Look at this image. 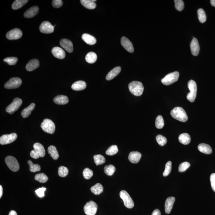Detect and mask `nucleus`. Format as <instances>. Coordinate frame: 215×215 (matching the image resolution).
I'll return each mask as SVG.
<instances>
[{
  "instance_id": "nucleus-1",
  "label": "nucleus",
  "mask_w": 215,
  "mask_h": 215,
  "mask_svg": "<svg viewBox=\"0 0 215 215\" xmlns=\"http://www.w3.org/2000/svg\"><path fill=\"white\" fill-rule=\"evenodd\" d=\"M171 115L174 118L181 122H187L188 119L185 110L180 107H176L172 109Z\"/></svg>"
},
{
  "instance_id": "nucleus-2",
  "label": "nucleus",
  "mask_w": 215,
  "mask_h": 215,
  "mask_svg": "<svg viewBox=\"0 0 215 215\" xmlns=\"http://www.w3.org/2000/svg\"><path fill=\"white\" fill-rule=\"evenodd\" d=\"M129 89L133 95L136 96H141L144 90V87L141 82L134 81L129 84Z\"/></svg>"
},
{
  "instance_id": "nucleus-3",
  "label": "nucleus",
  "mask_w": 215,
  "mask_h": 215,
  "mask_svg": "<svg viewBox=\"0 0 215 215\" xmlns=\"http://www.w3.org/2000/svg\"><path fill=\"white\" fill-rule=\"evenodd\" d=\"M188 89L190 90V93L187 94V99L190 102H192L195 100L197 95V85L194 80H191L188 81Z\"/></svg>"
},
{
  "instance_id": "nucleus-4",
  "label": "nucleus",
  "mask_w": 215,
  "mask_h": 215,
  "mask_svg": "<svg viewBox=\"0 0 215 215\" xmlns=\"http://www.w3.org/2000/svg\"><path fill=\"white\" fill-rule=\"evenodd\" d=\"M179 77V73L178 71H175L167 74L161 81L163 84L169 85L177 81Z\"/></svg>"
},
{
  "instance_id": "nucleus-5",
  "label": "nucleus",
  "mask_w": 215,
  "mask_h": 215,
  "mask_svg": "<svg viewBox=\"0 0 215 215\" xmlns=\"http://www.w3.org/2000/svg\"><path fill=\"white\" fill-rule=\"evenodd\" d=\"M41 127L45 132L49 134H54L55 132V126L54 122L50 119H45L41 124Z\"/></svg>"
},
{
  "instance_id": "nucleus-6",
  "label": "nucleus",
  "mask_w": 215,
  "mask_h": 215,
  "mask_svg": "<svg viewBox=\"0 0 215 215\" xmlns=\"http://www.w3.org/2000/svg\"><path fill=\"white\" fill-rule=\"evenodd\" d=\"M120 196L123 201L124 205L128 208H132L134 207V204L132 198L126 191H121L120 193Z\"/></svg>"
},
{
  "instance_id": "nucleus-7",
  "label": "nucleus",
  "mask_w": 215,
  "mask_h": 215,
  "mask_svg": "<svg viewBox=\"0 0 215 215\" xmlns=\"http://www.w3.org/2000/svg\"><path fill=\"white\" fill-rule=\"evenodd\" d=\"M5 162L8 167L13 171L17 172L19 169L18 162L14 156H7L5 158Z\"/></svg>"
},
{
  "instance_id": "nucleus-8",
  "label": "nucleus",
  "mask_w": 215,
  "mask_h": 215,
  "mask_svg": "<svg viewBox=\"0 0 215 215\" xmlns=\"http://www.w3.org/2000/svg\"><path fill=\"white\" fill-rule=\"evenodd\" d=\"M23 101L22 99L19 98H16L11 104L7 107L6 111L10 115H12L19 109Z\"/></svg>"
},
{
  "instance_id": "nucleus-9",
  "label": "nucleus",
  "mask_w": 215,
  "mask_h": 215,
  "mask_svg": "<svg viewBox=\"0 0 215 215\" xmlns=\"http://www.w3.org/2000/svg\"><path fill=\"white\" fill-rule=\"evenodd\" d=\"M97 209V204L93 201L89 202L84 207V213L87 215H95Z\"/></svg>"
},
{
  "instance_id": "nucleus-10",
  "label": "nucleus",
  "mask_w": 215,
  "mask_h": 215,
  "mask_svg": "<svg viewBox=\"0 0 215 215\" xmlns=\"http://www.w3.org/2000/svg\"><path fill=\"white\" fill-rule=\"evenodd\" d=\"M22 83L21 79L18 77H13L5 83L4 87L7 89H17L21 86Z\"/></svg>"
},
{
  "instance_id": "nucleus-11",
  "label": "nucleus",
  "mask_w": 215,
  "mask_h": 215,
  "mask_svg": "<svg viewBox=\"0 0 215 215\" xmlns=\"http://www.w3.org/2000/svg\"><path fill=\"white\" fill-rule=\"evenodd\" d=\"M17 137V134L14 133L3 135L0 137V143L2 145L10 144L15 141Z\"/></svg>"
},
{
  "instance_id": "nucleus-12",
  "label": "nucleus",
  "mask_w": 215,
  "mask_h": 215,
  "mask_svg": "<svg viewBox=\"0 0 215 215\" xmlns=\"http://www.w3.org/2000/svg\"><path fill=\"white\" fill-rule=\"evenodd\" d=\"M23 36V33L20 29L14 28L8 32L6 37L9 40H16L20 38Z\"/></svg>"
},
{
  "instance_id": "nucleus-13",
  "label": "nucleus",
  "mask_w": 215,
  "mask_h": 215,
  "mask_svg": "<svg viewBox=\"0 0 215 215\" xmlns=\"http://www.w3.org/2000/svg\"><path fill=\"white\" fill-rule=\"evenodd\" d=\"M39 29L42 33L48 34L53 33L54 30V26L52 25L49 22L44 21L39 26Z\"/></svg>"
},
{
  "instance_id": "nucleus-14",
  "label": "nucleus",
  "mask_w": 215,
  "mask_h": 215,
  "mask_svg": "<svg viewBox=\"0 0 215 215\" xmlns=\"http://www.w3.org/2000/svg\"><path fill=\"white\" fill-rule=\"evenodd\" d=\"M192 54L194 56H197L199 53L200 47L198 40L193 37L190 44Z\"/></svg>"
},
{
  "instance_id": "nucleus-15",
  "label": "nucleus",
  "mask_w": 215,
  "mask_h": 215,
  "mask_svg": "<svg viewBox=\"0 0 215 215\" xmlns=\"http://www.w3.org/2000/svg\"><path fill=\"white\" fill-rule=\"evenodd\" d=\"M121 43L123 47L125 48L128 52L133 53L134 52V46L131 41L125 37H123L121 39Z\"/></svg>"
},
{
  "instance_id": "nucleus-16",
  "label": "nucleus",
  "mask_w": 215,
  "mask_h": 215,
  "mask_svg": "<svg viewBox=\"0 0 215 215\" xmlns=\"http://www.w3.org/2000/svg\"><path fill=\"white\" fill-rule=\"evenodd\" d=\"M60 44L66 51L69 53H72L74 50L72 42L68 39H61Z\"/></svg>"
},
{
  "instance_id": "nucleus-17",
  "label": "nucleus",
  "mask_w": 215,
  "mask_h": 215,
  "mask_svg": "<svg viewBox=\"0 0 215 215\" xmlns=\"http://www.w3.org/2000/svg\"><path fill=\"white\" fill-rule=\"evenodd\" d=\"M34 151L39 157H43L45 156L46 151L44 148L40 143H36L33 146Z\"/></svg>"
},
{
  "instance_id": "nucleus-18",
  "label": "nucleus",
  "mask_w": 215,
  "mask_h": 215,
  "mask_svg": "<svg viewBox=\"0 0 215 215\" xmlns=\"http://www.w3.org/2000/svg\"><path fill=\"white\" fill-rule=\"evenodd\" d=\"M52 52L54 56L58 59H64L65 57V51L59 47H55L53 48Z\"/></svg>"
},
{
  "instance_id": "nucleus-19",
  "label": "nucleus",
  "mask_w": 215,
  "mask_h": 215,
  "mask_svg": "<svg viewBox=\"0 0 215 215\" xmlns=\"http://www.w3.org/2000/svg\"><path fill=\"white\" fill-rule=\"evenodd\" d=\"M175 201L174 197H169L166 199L165 202V212L167 214H169L171 211Z\"/></svg>"
},
{
  "instance_id": "nucleus-20",
  "label": "nucleus",
  "mask_w": 215,
  "mask_h": 215,
  "mask_svg": "<svg viewBox=\"0 0 215 215\" xmlns=\"http://www.w3.org/2000/svg\"><path fill=\"white\" fill-rule=\"evenodd\" d=\"M39 11V7L33 6L31 7L24 13V16L26 18H32L37 15Z\"/></svg>"
},
{
  "instance_id": "nucleus-21",
  "label": "nucleus",
  "mask_w": 215,
  "mask_h": 215,
  "mask_svg": "<svg viewBox=\"0 0 215 215\" xmlns=\"http://www.w3.org/2000/svg\"><path fill=\"white\" fill-rule=\"evenodd\" d=\"M141 154L138 151H132L128 156L129 160L133 163H138L141 157Z\"/></svg>"
},
{
  "instance_id": "nucleus-22",
  "label": "nucleus",
  "mask_w": 215,
  "mask_h": 215,
  "mask_svg": "<svg viewBox=\"0 0 215 215\" xmlns=\"http://www.w3.org/2000/svg\"><path fill=\"white\" fill-rule=\"evenodd\" d=\"M39 62L38 60L36 59H33L29 61L26 66V70L28 71H32L38 68Z\"/></svg>"
},
{
  "instance_id": "nucleus-23",
  "label": "nucleus",
  "mask_w": 215,
  "mask_h": 215,
  "mask_svg": "<svg viewBox=\"0 0 215 215\" xmlns=\"http://www.w3.org/2000/svg\"><path fill=\"white\" fill-rule=\"evenodd\" d=\"M87 87V84L83 80H79L75 82L72 85L71 88L76 91H80L84 90Z\"/></svg>"
},
{
  "instance_id": "nucleus-24",
  "label": "nucleus",
  "mask_w": 215,
  "mask_h": 215,
  "mask_svg": "<svg viewBox=\"0 0 215 215\" xmlns=\"http://www.w3.org/2000/svg\"><path fill=\"white\" fill-rule=\"evenodd\" d=\"M54 101L57 105H64L68 104L69 101L68 96L63 95H59L54 99Z\"/></svg>"
},
{
  "instance_id": "nucleus-25",
  "label": "nucleus",
  "mask_w": 215,
  "mask_h": 215,
  "mask_svg": "<svg viewBox=\"0 0 215 215\" xmlns=\"http://www.w3.org/2000/svg\"><path fill=\"white\" fill-rule=\"evenodd\" d=\"M83 40L88 44L93 45L96 42V39L94 36L88 33H84L82 36Z\"/></svg>"
},
{
  "instance_id": "nucleus-26",
  "label": "nucleus",
  "mask_w": 215,
  "mask_h": 215,
  "mask_svg": "<svg viewBox=\"0 0 215 215\" xmlns=\"http://www.w3.org/2000/svg\"><path fill=\"white\" fill-rule=\"evenodd\" d=\"M121 71V68L120 67H115L113 69L110 71L106 77V79L110 80L115 78V77L120 74Z\"/></svg>"
},
{
  "instance_id": "nucleus-27",
  "label": "nucleus",
  "mask_w": 215,
  "mask_h": 215,
  "mask_svg": "<svg viewBox=\"0 0 215 215\" xmlns=\"http://www.w3.org/2000/svg\"><path fill=\"white\" fill-rule=\"evenodd\" d=\"M198 150L202 153L206 154H210L212 153V148L208 144L201 143L198 146Z\"/></svg>"
},
{
  "instance_id": "nucleus-28",
  "label": "nucleus",
  "mask_w": 215,
  "mask_h": 215,
  "mask_svg": "<svg viewBox=\"0 0 215 215\" xmlns=\"http://www.w3.org/2000/svg\"><path fill=\"white\" fill-rule=\"evenodd\" d=\"M179 141L182 144L187 145L189 144L191 141V137L189 134L183 133L181 134L178 137Z\"/></svg>"
},
{
  "instance_id": "nucleus-29",
  "label": "nucleus",
  "mask_w": 215,
  "mask_h": 215,
  "mask_svg": "<svg viewBox=\"0 0 215 215\" xmlns=\"http://www.w3.org/2000/svg\"><path fill=\"white\" fill-rule=\"evenodd\" d=\"M95 0H81L80 3L83 6L89 9H94L96 7V4L95 3Z\"/></svg>"
},
{
  "instance_id": "nucleus-30",
  "label": "nucleus",
  "mask_w": 215,
  "mask_h": 215,
  "mask_svg": "<svg viewBox=\"0 0 215 215\" xmlns=\"http://www.w3.org/2000/svg\"><path fill=\"white\" fill-rule=\"evenodd\" d=\"M35 104L34 103H32L27 107L23 110L21 112V115L23 118H26L31 115L32 111L34 109Z\"/></svg>"
},
{
  "instance_id": "nucleus-31",
  "label": "nucleus",
  "mask_w": 215,
  "mask_h": 215,
  "mask_svg": "<svg viewBox=\"0 0 215 215\" xmlns=\"http://www.w3.org/2000/svg\"><path fill=\"white\" fill-rule=\"evenodd\" d=\"M48 153L50 155L51 157L54 160H57L59 157V153L57 150L56 147L54 146H51L48 148Z\"/></svg>"
},
{
  "instance_id": "nucleus-32",
  "label": "nucleus",
  "mask_w": 215,
  "mask_h": 215,
  "mask_svg": "<svg viewBox=\"0 0 215 215\" xmlns=\"http://www.w3.org/2000/svg\"><path fill=\"white\" fill-rule=\"evenodd\" d=\"M28 1V0H16L13 2L12 8L14 10H18L24 6Z\"/></svg>"
},
{
  "instance_id": "nucleus-33",
  "label": "nucleus",
  "mask_w": 215,
  "mask_h": 215,
  "mask_svg": "<svg viewBox=\"0 0 215 215\" xmlns=\"http://www.w3.org/2000/svg\"><path fill=\"white\" fill-rule=\"evenodd\" d=\"M97 56L95 52L88 53L85 57L86 61L89 64L95 63L97 60Z\"/></svg>"
},
{
  "instance_id": "nucleus-34",
  "label": "nucleus",
  "mask_w": 215,
  "mask_h": 215,
  "mask_svg": "<svg viewBox=\"0 0 215 215\" xmlns=\"http://www.w3.org/2000/svg\"><path fill=\"white\" fill-rule=\"evenodd\" d=\"M91 191L94 194L99 195L103 192V187L100 183L96 184L90 188Z\"/></svg>"
},
{
  "instance_id": "nucleus-35",
  "label": "nucleus",
  "mask_w": 215,
  "mask_h": 215,
  "mask_svg": "<svg viewBox=\"0 0 215 215\" xmlns=\"http://www.w3.org/2000/svg\"><path fill=\"white\" fill-rule=\"evenodd\" d=\"M115 171V168L114 165H106L104 168V172L108 176H112Z\"/></svg>"
},
{
  "instance_id": "nucleus-36",
  "label": "nucleus",
  "mask_w": 215,
  "mask_h": 215,
  "mask_svg": "<svg viewBox=\"0 0 215 215\" xmlns=\"http://www.w3.org/2000/svg\"><path fill=\"white\" fill-rule=\"evenodd\" d=\"M94 159L96 165L103 164L106 161L104 156L100 154L95 155L94 156Z\"/></svg>"
},
{
  "instance_id": "nucleus-37",
  "label": "nucleus",
  "mask_w": 215,
  "mask_h": 215,
  "mask_svg": "<svg viewBox=\"0 0 215 215\" xmlns=\"http://www.w3.org/2000/svg\"><path fill=\"white\" fill-rule=\"evenodd\" d=\"M35 179L41 183H45L48 181V178L44 173L38 174L35 175Z\"/></svg>"
},
{
  "instance_id": "nucleus-38",
  "label": "nucleus",
  "mask_w": 215,
  "mask_h": 215,
  "mask_svg": "<svg viewBox=\"0 0 215 215\" xmlns=\"http://www.w3.org/2000/svg\"><path fill=\"white\" fill-rule=\"evenodd\" d=\"M198 19L200 23H203L207 20V16L205 12L202 8H200L198 10Z\"/></svg>"
},
{
  "instance_id": "nucleus-39",
  "label": "nucleus",
  "mask_w": 215,
  "mask_h": 215,
  "mask_svg": "<svg viewBox=\"0 0 215 215\" xmlns=\"http://www.w3.org/2000/svg\"><path fill=\"white\" fill-rule=\"evenodd\" d=\"M28 163L29 166H30V170L31 172H35L39 171L41 170L40 165L33 164L32 162V161L30 160L28 161Z\"/></svg>"
},
{
  "instance_id": "nucleus-40",
  "label": "nucleus",
  "mask_w": 215,
  "mask_h": 215,
  "mask_svg": "<svg viewBox=\"0 0 215 215\" xmlns=\"http://www.w3.org/2000/svg\"><path fill=\"white\" fill-rule=\"evenodd\" d=\"M164 125V121L163 117L159 115L156 117V128L161 129L163 128Z\"/></svg>"
},
{
  "instance_id": "nucleus-41",
  "label": "nucleus",
  "mask_w": 215,
  "mask_h": 215,
  "mask_svg": "<svg viewBox=\"0 0 215 215\" xmlns=\"http://www.w3.org/2000/svg\"><path fill=\"white\" fill-rule=\"evenodd\" d=\"M69 170L64 166H60L58 169V175L61 177H65L68 175Z\"/></svg>"
},
{
  "instance_id": "nucleus-42",
  "label": "nucleus",
  "mask_w": 215,
  "mask_h": 215,
  "mask_svg": "<svg viewBox=\"0 0 215 215\" xmlns=\"http://www.w3.org/2000/svg\"><path fill=\"white\" fill-rule=\"evenodd\" d=\"M118 151L117 146L112 145L107 150L106 153V155H109V156H114L118 153Z\"/></svg>"
},
{
  "instance_id": "nucleus-43",
  "label": "nucleus",
  "mask_w": 215,
  "mask_h": 215,
  "mask_svg": "<svg viewBox=\"0 0 215 215\" xmlns=\"http://www.w3.org/2000/svg\"><path fill=\"white\" fill-rule=\"evenodd\" d=\"M172 170V162L171 161H169L165 165V167L164 171L163 173L164 177H166L169 175L171 173Z\"/></svg>"
},
{
  "instance_id": "nucleus-44",
  "label": "nucleus",
  "mask_w": 215,
  "mask_h": 215,
  "mask_svg": "<svg viewBox=\"0 0 215 215\" xmlns=\"http://www.w3.org/2000/svg\"><path fill=\"white\" fill-rule=\"evenodd\" d=\"M83 177L86 179H89L93 176V171L88 168H86L83 171Z\"/></svg>"
},
{
  "instance_id": "nucleus-45",
  "label": "nucleus",
  "mask_w": 215,
  "mask_h": 215,
  "mask_svg": "<svg viewBox=\"0 0 215 215\" xmlns=\"http://www.w3.org/2000/svg\"><path fill=\"white\" fill-rule=\"evenodd\" d=\"M3 61L9 65H14L17 63L18 59L17 57H9L4 59Z\"/></svg>"
},
{
  "instance_id": "nucleus-46",
  "label": "nucleus",
  "mask_w": 215,
  "mask_h": 215,
  "mask_svg": "<svg viewBox=\"0 0 215 215\" xmlns=\"http://www.w3.org/2000/svg\"><path fill=\"white\" fill-rule=\"evenodd\" d=\"M175 3V7L177 11H181L183 10L185 5L183 1L182 0H175L174 1Z\"/></svg>"
},
{
  "instance_id": "nucleus-47",
  "label": "nucleus",
  "mask_w": 215,
  "mask_h": 215,
  "mask_svg": "<svg viewBox=\"0 0 215 215\" xmlns=\"http://www.w3.org/2000/svg\"><path fill=\"white\" fill-rule=\"evenodd\" d=\"M156 141L159 145L164 146L167 142V139L166 137L161 135H158L156 136Z\"/></svg>"
},
{
  "instance_id": "nucleus-48",
  "label": "nucleus",
  "mask_w": 215,
  "mask_h": 215,
  "mask_svg": "<svg viewBox=\"0 0 215 215\" xmlns=\"http://www.w3.org/2000/svg\"><path fill=\"white\" fill-rule=\"evenodd\" d=\"M190 163L187 162H183L178 167V171L179 172H183L185 171L186 170L190 167Z\"/></svg>"
},
{
  "instance_id": "nucleus-49",
  "label": "nucleus",
  "mask_w": 215,
  "mask_h": 215,
  "mask_svg": "<svg viewBox=\"0 0 215 215\" xmlns=\"http://www.w3.org/2000/svg\"><path fill=\"white\" fill-rule=\"evenodd\" d=\"M46 188L42 187V188H39L38 189L36 190L35 191L36 194H37L38 197L42 198L44 196V192L46 191Z\"/></svg>"
},
{
  "instance_id": "nucleus-50",
  "label": "nucleus",
  "mask_w": 215,
  "mask_h": 215,
  "mask_svg": "<svg viewBox=\"0 0 215 215\" xmlns=\"http://www.w3.org/2000/svg\"><path fill=\"white\" fill-rule=\"evenodd\" d=\"M52 4L54 8H59L62 6L63 1L61 0H53Z\"/></svg>"
},
{
  "instance_id": "nucleus-51",
  "label": "nucleus",
  "mask_w": 215,
  "mask_h": 215,
  "mask_svg": "<svg viewBox=\"0 0 215 215\" xmlns=\"http://www.w3.org/2000/svg\"><path fill=\"white\" fill-rule=\"evenodd\" d=\"M210 181L212 189L215 192V173L212 174L210 176Z\"/></svg>"
},
{
  "instance_id": "nucleus-52",
  "label": "nucleus",
  "mask_w": 215,
  "mask_h": 215,
  "mask_svg": "<svg viewBox=\"0 0 215 215\" xmlns=\"http://www.w3.org/2000/svg\"><path fill=\"white\" fill-rule=\"evenodd\" d=\"M30 156L32 158L34 159H38L39 158V156H37V154H36L33 150H32V151H31Z\"/></svg>"
},
{
  "instance_id": "nucleus-53",
  "label": "nucleus",
  "mask_w": 215,
  "mask_h": 215,
  "mask_svg": "<svg viewBox=\"0 0 215 215\" xmlns=\"http://www.w3.org/2000/svg\"><path fill=\"white\" fill-rule=\"evenodd\" d=\"M151 215H161V213L159 209H156L152 213Z\"/></svg>"
},
{
  "instance_id": "nucleus-54",
  "label": "nucleus",
  "mask_w": 215,
  "mask_h": 215,
  "mask_svg": "<svg viewBox=\"0 0 215 215\" xmlns=\"http://www.w3.org/2000/svg\"><path fill=\"white\" fill-rule=\"evenodd\" d=\"M8 215H17V212L14 210H11L9 213Z\"/></svg>"
},
{
  "instance_id": "nucleus-55",
  "label": "nucleus",
  "mask_w": 215,
  "mask_h": 215,
  "mask_svg": "<svg viewBox=\"0 0 215 215\" xmlns=\"http://www.w3.org/2000/svg\"><path fill=\"white\" fill-rule=\"evenodd\" d=\"M3 193V188L2 186H0V198L2 197Z\"/></svg>"
},
{
  "instance_id": "nucleus-56",
  "label": "nucleus",
  "mask_w": 215,
  "mask_h": 215,
  "mask_svg": "<svg viewBox=\"0 0 215 215\" xmlns=\"http://www.w3.org/2000/svg\"><path fill=\"white\" fill-rule=\"evenodd\" d=\"M210 3H211V5L213 7H215V0H211L210 1Z\"/></svg>"
}]
</instances>
